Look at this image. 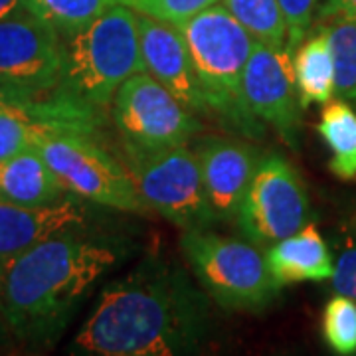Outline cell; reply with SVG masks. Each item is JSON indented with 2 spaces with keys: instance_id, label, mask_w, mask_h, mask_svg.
Returning <instances> with one entry per match:
<instances>
[{
  "instance_id": "obj_1",
  "label": "cell",
  "mask_w": 356,
  "mask_h": 356,
  "mask_svg": "<svg viewBox=\"0 0 356 356\" xmlns=\"http://www.w3.org/2000/svg\"><path fill=\"white\" fill-rule=\"evenodd\" d=\"M212 334L210 297L177 261L147 257L105 285L70 344L72 355L177 356Z\"/></svg>"
},
{
  "instance_id": "obj_2",
  "label": "cell",
  "mask_w": 356,
  "mask_h": 356,
  "mask_svg": "<svg viewBox=\"0 0 356 356\" xmlns=\"http://www.w3.org/2000/svg\"><path fill=\"white\" fill-rule=\"evenodd\" d=\"M111 243L77 229L51 236L0 264V323L18 343L51 346L95 283L117 264Z\"/></svg>"
},
{
  "instance_id": "obj_3",
  "label": "cell",
  "mask_w": 356,
  "mask_h": 356,
  "mask_svg": "<svg viewBox=\"0 0 356 356\" xmlns=\"http://www.w3.org/2000/svg\"><path fill=\"white\" fill-rule=\"evenodd\" d=\"M175 26L188 46L210 115L242 137L261 139L264 125L243 95V72L254 50V36L224 4H212Z\"/></svg>"
},
{
  "instance_id": "obj_4",
  "label": "cell",
  "mask_w": 356,
  "mask_h": 356,
  "mask_svg": "<svg viewBox=\"0 0 356 356\" xmlns=\"http://www.w3.org/2000/svg\"><path fill=\"white\" fill-rule=\"evenodd\" d=\"M147 72L140 50L137 13L111 4L88 28L64 40V74L60 88L107 107L131 76Z\"/></svg>"
},
{
  "instance_id": "obj_5",
  "label": "cell",
  "mask_w": 356,
  "mask_h": 356,
  "mask_svg": "<svg viewBox=\"0 0 356 356\" xmlns=\"http://www.w3.org/2000/svg\"><path fill=\"white\" fill-rule=\"evenodd\" d=\"M180 250L200 287L226 311L259 313L280 295L264 248L250 240L220 236L210 228L184 229Z\"/></svg>"
},
{
  "instance_id": "obj_6",
  "label": "cell",
  "mask_w": 356,
  "mask_h": 356,
  "mask_svg": "<svg viewBox=\"0 0 356 356\" xmlns=\"http://www.w3.org/2000/svg\"><path fill=\"white\" fill-rule=\"evenodd\" d=\"M121 151L145 204L170 224L184 232L220 222L204 188L198 159L186 145L139 149L121 143Z\"/></svg>"
},
{
  "instance_id": "obj_7",
  "label": "cell",
  "mask_w": 356,
  "mask_h": 356,
  "mask_svg": "<svg viewBox=\"0 0 356 356\" xmlns=\"http://www.w3.org/2000/svg\"><path fill=\"white\" fill-rule=\"evenodd\" d=\"M34 149L46 159L64 191L77 198L131 214H145L149 210L127 165L109 154L97 139L56 135L40 140Z\"/></svg>"
},
{
  "instance_id": "obj_8",
  "label": "cell",
  "mask_w": 356,
  "mask_h": 356,
  "mask_svg": "<svg viewBox=\"0 0 356 356\" xmlns=\"http://www.w3.org/2000/svg\"><path fill=\"white\" fill-rule=\"evenodd\" d=\"M309 194L299 170L280 153L261 156L238 210L245 240L267 250L309 222Z\"/></svg>"
},
{
  "instance_id": "obj_9",
  "label": "cell",
  "mask_w": 356,
  "mask_h": 356,
  "mask_svg": "<svg viewBox=\"0 0 356 356\" xmlns=\"http://www.w3.org/2000/svg\"><path fill=\"white\" fill-rule=\"evenodd\" d=\"M111 119L121 143L139 149L186 145L202 131L196 113L149 72H139L121 83L111 102Z\"/></svg>"
},
{
  "instance_id": "obj_10",
  "label": "cell",
  "mask_w": 356,
  "mask_h": 356,
  "mask_svg": "<svg viewBox=\"0 0 356 356\" xmlns=\"http://www.w3.org/2000/svg\"><path fill=\"white\" fill-rule=\"evenodd\" d=\"M64 74V40L24 8L0 20V88L28 95L56 89Z\"/></svg>"
},
{
  "instance_id": "obj_11",
  "label": "cell",
  "mask_w": 356,
  "mask_h": 356,
  "mask_svg": "<svg viewBox=\"0 0 356 356\" xmlns=\"http://www.w3.org/2000/svg\"><path fill=\"white\" fill-rule=\"evenodd\" d=\"M243 95L252 113L297 151L303 107L295 88L291 54L255 40L243 72Z\"/></svg>"
},
{
  "instance_id": "obj_12",
  "label": "cell",
  "mask_w": 356,
  "mask_h": 356,
  "mask_svg": "<svg viewBox=\"0 0 356 356\" xmlns=\"http://www.w3.org/2000/svg\"><path fill=\"white\" fill-rule=\"evenodd\" d=\"M192 151L198 159L204 188L218 220H236L261 153L248 140L224 135L202 137Z\"/></svg>"
},
{
  "instance_id": "obj_13",
  "label": "cell",
  "mask_w": 356,
  "mask_h": 356,
  "mask_svg": "<svg viewBox=\"0 0 356 356\" xmlns=\"http://www.w3.org/2000/svg\"><path fill=\"white\" fill-rule=\"evenodd\" d=\"M137 24L147 72L161 81L188 111L210 115V107L192 65L191 51L177 26L143 14H137Z\"/></svg>"
},
{
  "instance_id": "obj_14",
  "label": "cell",
  "mask_w": 356,
  "mask_h": 356,
  "mask_svg": "<svg viewBox=\"0 0 356 356\" xmlns=\"http://www.w3.org/2000/svg\"><path fill=\"white\" fill-rule=\"evenodd\" d=\"M88 212L74 198H60L44 206L0 200V264L51 236L81 229Z\"/></svg>"
},
{
  "instance_id": "obj_15",
  "label": "cell",
  "mask_w": 356,
  "mask_h": 356,
  "mask_svg": "<svg viewBox=\"0 0 356 356\" xmlns=\"http://www.w3.org/2000/svg\"><path fill=\"white\" fill-rule=\"evenodd\" d=\"M266 257L273 280L281 287L301 281H327L334 271L331 250L313 222L269 245Z\"/></svg>"
},
{
  "instance_id": "obj_16",
  "label": "cell",
  "mask_w": 356,
  "mask_h": 356,
  "mask_svg": "<svg viewBox=\"0 0 356 356\" xmlns=\"http://www.w3.org/2000/svg\"><path fill=\"white\" fill-rule=\"evenodd\" d=\"M64 192L38 149H26L0 161V200L44 206L64 198Z\"/></svg>"
},
{
  "instance_id": "obj_17",
  "label": "cell",
  "mask_w": 356,
  "mask_h": 356,
  "mask_svg": "<svg viewBox=\"0 0 356 356\" xmlns=\"http://www.w3.org/2000/svg\"><path fill=\"white\" fill-rule=\"evenodd\" d=\"M293 76L303 109L311 103H329L334 97V64L323 24L293 51Z\"/></svg>"
},
{
  "instance_id": "obj_18",
  "label": "cell",
  "mask_w": 356,
  "mask_h": 356,
  "mask_svg": "<svg viewBox=\"0 0 356 356\" xmlns=\"http://www.w3.org/2000/svg\"><path fill=\"white\" fill-rule=\"evenodd\" d=\"M318 135L331 151L329 168L341 180H356V109L337 99L325 103L318 121Z\"/></svg>"
},
{
  "instance_id": "obj_19",
  "label": "cell",
  "mask_w": 356,
  "mask_h": 356,
  "mask_svg": "<svg viewBox=\"0 0 356 356\" xmlns=\"http://www.w3.org/2000/svg\"><path fill=\"white\" fill-rule=\"evenodd\" d=\"M111 4L113 0H22L26 13L51 28L62 40L88 28Z\"/></svg>"
},
{
  "instance_id": "obj_20",
  "label": "cell",
  "mask_w": 356,
  "mask_h": 356,
  "mask_svg": "<svg viewBox=\"0 0 356 356\" xmlns=\"http://www.w3.org/2000/svg\"><path fill=\"white\" fill-rule=\"evenodd\" d=\"M323 26L334 64V97L356 107V20L329 18Z\"/></svg>"
},
{
  "instance_id": "obj_21",
  "label": "cell",
  "mask_w": 356,
  "mask_h": 356,
  "mask_svg": "<svg viewBox=\"0 0 356 356\" xmlns=\"http://www.w3.org/2000/svg\"><path fill=\"white\" fill-rule=\"evenodd\" d=\"M224 6L255 40L275 50L287 48V24L277 0H224Z\"/></svg>"
},
{
  "instance_id": "obj_22",
  "label": "cell",
  "mask_w": 356,
  "mask_h": 356,
  "mask_svg": "<svg viewBox=\"0 0 356 356\" xmlns=\"http://www.w3.org/2000/svg\"><path fill=\"white\" fill-rule=\"evenodd\" d=\"M323 337L332 353L356 355V301L334 295L323 311Z\"/></svg>"
},
{
  "instance_id": "obj_23",
  "label": "cell",
  "mask_w": 356,
  "mask_h": 356,
  "mask_svg": "<svg viewBox=\"0 0 356 356\" xmlns=\"http://www.w3.org/2000/svg\"><path fill=\"white\" fill-rule=\"evenodd\" d=\"M115 4H123L137 14L161 20L166 24H178L202 13L204 8L218 4L220 0H113Z\"/></svg>"
},
{
  "instance_id": "obj_24",
  "label": "cell",
  "mask_w": 356,
  "mask_h": 356,
  "mask_svg": "<svg viewBox=\"0 0 356 356\" xmlns=\"http://www.w3.org/2000/svg\"><path fill=\"white\" fill-rule=\"evenodd\" d=\"M281 6V13L285 16L287 24V48L293 56V51L299 48V44L307 38L315 13H317L318 0H277Z\"/></svg>"
},
{
  "instance_id": "obj_25",
  "label": "cell",
  "mask_w": 356,
  "mask_h": 356,
  "mask_svg": "<svg viewBox=\"0 0 356 356\" xmlns=\"http://www.w3.org/2000/svg\"><path fill=\"white\" fill-rule=\"evenodd\" d=\"M332 289L339 295H346L356 301V220L350 222L346 232V245L334 261Z\"/></svg>"
},
{
  "instance_id": "obj_26",
  "label": "cell",
  "mask_w": 356,
  "mask_h": 356,
  "mask_svg": "<svg viewBox=\"0 0 356 356\" xmlns=\"http://www.w3.org/2000/svg\"><path fill=\"white\" fill-rule=\"evenodd\" d=\"M318 18H353L356 20V0H327L318 8Z\"/></svg>"
},
{
  "instance_id": "obj_27",
  "label": "cell",
  "mask_w": 356,
  "mask_h": 356,
  "mask_svg": "<svg viewBox=\"0 0 356 356\" xmlns=\"http://www.w3.org/2000/svg\"><path fill=\"white\" fill-rule=\"evenodd\" d=\"M26 97H30V95L28 93H20V91H10V89L0 88V115L16 107V105H20Z\"/></svg>"
},
{
  "instance_id": "obj_28",
  "label": "cell",
  "mask_w": 356,
  "mask_h": 356,
  "mask_svg": "<svg viewBox=\"0 0 356 356\" xmlns=\"http://www.w3.org/2000/svg\"><path fill=\"white\" fill-rule=\"evenodd\" d=\"M22 8V0H0V20L18 13Z\"/></svg>"
},
{
  "instance_id": "obj_29",
  "label": "cell",
  "mask_w": 356,
  "mask_h": 356,
  "mask_svg": "<svg viewBox=\"0 0 356 356\" xmlns=\"http://www.w3.org/2000/svg\"><path fill=\"white\" fill-rule=\"evenodd\" d=\"M4 332H6V331H4V327H2V323H0V337H2Z\"/></svg>"
}]
</instances>
